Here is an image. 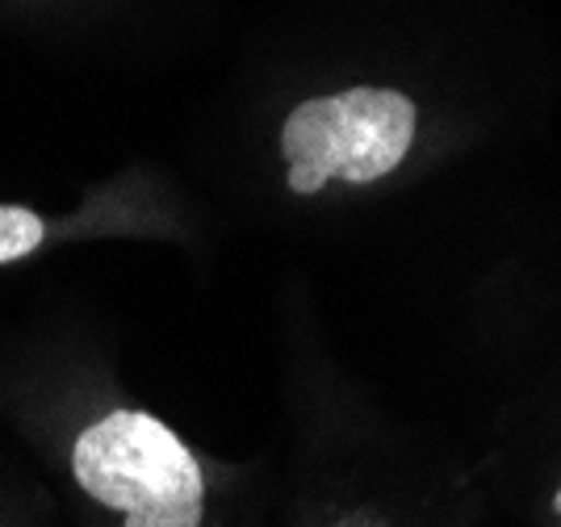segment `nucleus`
<instances>
[{
    "label": "nucleus",
    "instance_id": "f257e3e1",
    "mask_svg": "<svg viewBox=\"0 0 561 527\" xmlns=\"http://www.w3.org/2000/svg\"><path fill=\"white\" fill-rule=\"evenodd\" d=\"M71 469L84 494L126 511V527H202L206 478L156 414H105L76 439Z\"/></svg>",
    "mask_w": 561,
    "mask_h": 527
},
{
    "label": "nucleus",
    "instance_id": "f03ea898",
    "mask_svg": "<svg viewBox=\"0 0 561 527\" xmlns=\"http://www.w3.org/2000/svg\"><path fill=\"white\" fill-rule=\"evenodd\" d=\"M411 138L415 105L394 89H348L306 101L280 130L289 188L319 193L331 176L352 184L381 181L411 151Z\"/></svg>",
    "mask_w": 561,
    "mask_h": 527
},
{
    "label": "nucleus",
    "instance_id": "7ed1b4c3",
    "mask_svg": "<svg viewBox=\"0 0 561 527\" xmlns=\"http://www.w3.org/2000/svg\"><path fill=\"white\" fill-rule=\"evenodd\" d=\"M43 218L22 206H0V264H13L43 243Z\"/></svg>",
    "mask_w": 561,
    "mask_h": 527
},
{
    "label": "nucleus",
    "instance_id": "20e7f679",
    "mask_svg": "<svg viewBox=\"0 0 561 527\" xmlns=\"http://www.w3.org/2000/svg\"><path fill=\"white\" fill-rule=\"evenodd\" d=\"M558 506H561V494H558Z\"/></svg>",
    "mask_w": 561,
    "mask_h": 527
}]
</instances>
